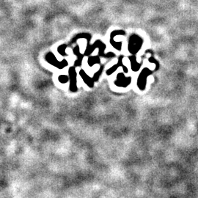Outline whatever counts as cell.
Listing matches in <instances>:
<instances>
[{
  "label": "cell",
  "mask_w": 198,
  "mask_h": 198,
  "mask_svg": "<svg viewBox=\"0 0 198 198\" xmlns=\"http://www.w3.org/2000/svg\"><path fill=\"white\" fill-rule=\"evenodd\" d=\"M80 75H81V76H82V79H83V80L85 81L86 84H87V85L90 86V87H92V86H93L92 81H91V79H90V78H89L88 76H87V75L85 73H84V71H81Z\"/></svg>",
  "instance_id": "obj_2"
},
{
  "label": "cell",
  "mask_w": 198,
  "mask_h": 198,
  "mask_svg": "<svg viewBox=\"0 0 198 198\" xmlns=\"http://www.w3.org/2000/svg\"><path fill=\"white\" fill-rule=\"evenodd\" d=\"M60 79H59V80H60V82H61L62 83H65V82H67L68 81V76H65V75H63V76H60Z\"/></svg>",
  "instance_id": "obj_3"
},
{
  "label": "cell",
  "mask_w": 198,
  "mask_h": 198,
  "mask_svg": "<svg viewBox=\"0 0 198 198\" xmlns=\"http://www.w3.org/2000/svg\"><path fill=\"white\" fill-rule=\"evenodd\" d=\"M70 80H71V85L70 89L72 92H76L77 90L76 87V73L74 68H71L69 70Z\"/></svg>",
  "instance_id": "obj_1"
}]
</instances>
